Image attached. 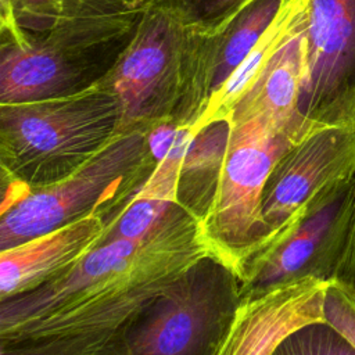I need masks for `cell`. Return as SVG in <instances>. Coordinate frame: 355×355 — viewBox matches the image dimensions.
<instances>
[{
  "label": "cell",
  "mask_w": 355,
  "mask_h": 355,
  "mask_svg": "<svg viewBox=\"0 0 355 355\" xmlns=\"http://www.w3.org/2000/svg\"><path fill=\"white\" fill-rule=\"evenodd\" d=\"M176 202L133 193L126 204L107 220L103 243L137 240L151 233Z\"/></svg>",
  "instance_id": "ac0fdd59"
},
{
  "label": "cell",
  "mask_w": 355,
  "mask_h": 355,
  "mask_svg": "<svg viewBox=\"0 0 355 355\" xmlns=\"http://www.w3.org/2000/svg\"><path fill=\"white\" fill-rule=\"evenodd\" d=\"M330 284L340 287L355 302V214L344 255L341 258L336 277Z\"/></svg>",
  "instance_id": "7402d4cb"
},
{
  "label": "cell",
  "mask_w": 355,
  "mask_h": 355,
  "mask_svg": "<svg viewBox=\"0 0 355 355\" xmlns=\"http://www.w3.org/2000/svg\"><path fill=\"white\" fill-rule=\"evenodd\" d=\"M240 300L236 275L207 257L133 320L126 341L135 355H208Z\"/></svg>",
  "instance_id": "8992f818"
},
{
  "label": "cell",
  "mask_w": 355,
  "mask_h": 355,
  "mask_svg": "<svg viewBox=\"0 0 355 355\" xmlns=\"http://www.w3.org/2000/svg\"><path fill=\"white\" fill-rule=\"evenodd\" d=\"M119 132L121 107L103 80L72 96L0 104L1 207L68 178Z\"/></svg>",
  "instance_id": "7a4b0ae2"
},
{
  "label": "cell",
  "mask_w": 355,
  "mask_h": 355,
  "mask_svg": "<svg viewBox=\"0 0 355 355\" xmlns=\"http://www.w3.org/2000/svg\"><path fill=\"white\" fill-rule=\"evenodd\" d=\"M232 121L214 119L194 130L184 154L176 191V204L200 223L207 218L222 176Z\"/></svg>",
  "instance_id": "2e32d148"
},
{
  "label": "cell",
  "mask_w": 355,
  "mask_h": 355,
  "mask_svg": "<svg viewBox=\"0 0 355 355\" xmlns=\"http://www.w3.org/2000/svg\"><path fill=\"white\" fill-rule=\"evenodd\" d=\"M147 128L119 132L86 165L1 207L0 251L90 215H115L155 168Z\"/></svg>",
  "instance_id": "277c9868"
},
{
  "label": "cell",
  "mask_w": 355,
  "mask_h": 355,
  "mask_svg": "<svg viewBox=\"0 0 355 355\" xmlns=\"http://www.w3.org/2000/svg\"><path fill=\"white\" fill-rule=\"evenodd\" d=\"M207 257L201 223L175 204L147 236L103 243L62 276L0 301V345L125 333Z\"/></svg>",
  "instance_id": "6da1fadb"
},
{
  "label": "cell",
  "mask_w": 355,
  "mask_h": 355,
  "mask_svg": "<svg viewBox=\"0 0 355 355\" xmlns=\"http://www.w3.org/2000/svg\"><path fill=\"white\" fill-rule=\"evenodd\" d=\"M324 319L355 345V302L334 284L326 291Z\"/></svg>",
  "instance_id": "44dd1931"
},
{
  "label": "cell",
  "mask_w": 355,
  "mask_h": 355,
  "mask_svg": "<svg viewBox=\"0 0 355 355\" xmlns=\"http://www.w3.org/2000/svg\"><path fill=\"white\" fill-rule=\"evenodd\" d=\"M189 28L147 7L136 35L103 82L121 107V132L172 119L182 100Z\"/></svg>",
  "instance_id": "ba28073f"
},
{
  "label": "cell",
  "mask_w": 355,
  "mask_h": 355,
  "mask_svg": "<svg viewBox=\"0 0 355 355\" xmlns=\"http://www.w3.org/2000/svg\"><path fill=\"white\" fill-rule=\"evenodd\" d=\"M305 18L306 11L234 101L227 114L232 123L263 115L300 139L312 130L297 114L305 71Z\"/></svg>",
  "instance_id": "5bb4252c"
},
{
  "label": "cell",
  "mask_w": 355,
  "mask_h": 355,
  "mask_svg": "<svg viewBox=\"0 0 355 355\" xmlns=\"http://www.w3.org/2000/svg\"><path fill=\"white\" fill-rule=\"evenodd\" d=\"M252 0H150L184 26L194 31H211L237 14Z\"/></svg>",
  "instance_id": "d6986e66"
},
{
  "label": "cell",
  "mask_w": 355,
  "mask_h": 355,
  "mask_svg": "<svg viewBox=\"0 0 355 355\" xmlns=\"http://www.w3.org/2000/svg\"><path fill=\"white\" fill-rule=\"evenodd\" d=\"M150 6V0H0L1 43L25 44L29 33L64 22L137 14Z\"/></svg>",
  "instance_id": "9a60e30c"
},
{
  "label": "cell",
  "mask_w": 355,
  "mask_h": 355,
  "mask_svg": "<svg viewBox=\"0 0 355 355\" xmlns=\"http://www.w3.org/2000/svg\"><path fill=\"white\" fill-rule=\"evenodd\" d=\"M1 355H135L125 333L69 336L0 345Z\"/></svg>",
  "instance_id": "e0dca14e"
},
{
  "label": "cell",
  "mask_w": 355,
  "mask_h": 355,
  "mask_svg": "<svg viewBox=\"0 0 355 355\" xmlns=\"http://www.w3.org/2000/svg\"><path fill=\"white\" fill-rule=\"evenodd\" d=\"M329 282L305 276L241 297L208 355H272L293 331L326 322Z\"/></svg>",
  "instance_id": "7c38bea8"
},
{
  "label": "cell",
  "mask_w": 355,
  "mask_h": 355,
  "mask_svg": "<svg viewBox=\"0 0 355 355\" xmlns=\"http://www.w3.org/2000/svg\"><path fill=\"white\" fill-rule=\"evenodd\" d=\"M355 176V119L313 128L275 165L262 200L266 239L240 287L290 236L311 204L329 187Z\"/></svg>",
  "instance_id": "52a82bcc"
},
{
  "label": "cell",
  "mask_w": 355,
  "mask_h": 355,
  "mask_svg": "<svg viewBox=\"0 0 355 355\" xmlns=\"http://www.w3.org/2000/svg\"><path fill=\"white\" fill-rule=\"evenodd\" d=\"M143 12L64 22L29 33L25 44L1 43L0 104L65 97L96 86L133 40Z\"/></svg>",
  "instance_id": "3957f363"
},
{
  "label": "cell",
  "mask_w": 355,
  "mask_h": 355,
  "mask_svg": "<svg viewBox=\"0 0 355 355\" xmlns=\"http://www.w3.org/2000/svg\"><path fill=\"white\" fill-rule=\"evenodd\" d=\"M297 114L315 126L355 119V0H309Z\"/></svg>",
  "instance_id": "9c48e42d"
},
{
  "label": "cell",
  "mask_w": 355,
  "mask_h": 355,
  "mask_svg": "<svg viewBox=\"0 0 355 355\" xmlns=\"http://www.w3.org/2000/svg\"><path fill=\"white\" fill-rule=\"evenodd\" d=\"M301 139L263 115L232 123L227 154L211 209L201 223L211 255L240 284L266 239L262 200L277 161Z\"/></svg>",
  "instance_id": "5b68a950"
},
{
  "label": "cell",
  "mask_w": 355,
  "mask_h": 355,
  "mask_svg": "<svg viewBox=\"0 0 355 355\" xmlns=\"http://www.w3.org/2000/svg\"><path fill=\"white\" fill-rule=\"evenodd\" d=\"M288 0H252L211 31L189 28L184 83L173 121L193 130L211 122L219 97L237 68Z\"/></svg>",
  "instance_id": "30bf717a"
},
{
  "label": "cell",
  "mask_w": 355,
  "mask_h": 355,
  "mask_svg": "<svg viewBox=\"0 0 355 355\" xmlns=\"http://www.w3.org/2000/svg\"><path fill=\"white\" fill-rule=\"evenodd\" d=\"M272 355H355V345L327 322H315L287 336Z\"/></svg>",
  "instance_id": "ffe728a7"
},
{
  "label": "cell",
  "mask_w": 355,
  "mask_h": 355,
  "mask_svg": "<svg viewBox=\"0 0 355 355\" xmlns=\"http://www.w3.org/2000/svg\"><path fill=\"white\" fill-rule=\"evenodd\" d=\"M105 230L107 219L90 215L0 251V301L36 290L71 270L101 244Z\"/></svg>",
  "instance_id": "4fadbf2b"
},
{
  "label": "cell",
  "mask_w": 355,
  "mask_h": 355,
  "mask_svg": "<svg viewBox=\"0 0 355 355\" xmlns=\"http://www.w3.org/2000/svg\"><path fill=\"white\" fill-rule=\"evenodd\" d=\"M355 214V176L323 191L290 236L241 286V297L305 276L333 283Z\"/></svg>",
  "instance_id": "8fae6325"
}]
</instances>
